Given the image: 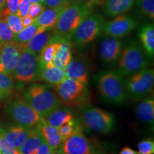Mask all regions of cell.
Returning a JSON list of instances; mask_svg holds the SVG:
<instances>
[{
    "label": "cell",
    "mask_w": 154,
    "mask_h": 154,
    "mask_svg": "<svg viewBox=\"0 0 154 154\" xmlns=\"http://www.w3.org/2000/svg\"><path fill=\"white\" fill-rule=\"evenodd\" d=\"M138 36L143 49L149 57L154 54V26L153 24H144L138 32Z\"/></svg>",
    "instance_id": "cell-22"
},
{
    "label": "cell",
    "mask_w": 154,
    "mask_h": 154,
    "mask_svg": "<svg viewBox=\"0 0 154 154\" xmlns=\"http://www.w3.org/2000/svg\"><path fill=\"white\" fill-rule=\"evenodd\" d=\"M72 119L73 115L70 111L66 109L58 108L42 119L50 126L58 128L63 124Z\"/></svg>",
    "instance_id": "cell-27"
},
{
    "label": "cell",
    "mask_w": 154,
    "mask_h": 154,
    "mask_svg": "<svg viewBox=\"0 0 154 154\" xmlns=\"http://www.w3.org/2000/svg\"><path fill=\"white\" fill-rule=\"evenodd\" d=\"M45 9V6L44 4L40 2L32 3L28 11V16L35 19L36 17L42 14V11Z\"/></svg>",
    "instance_id": "cell-36"
},
{
    "label": "cell",
    "mask_w": 154,
    "mask_h": 154,
    "mask_svg": "<svg viewBox=\"0 0 154 154\" xmlns=\"http://www.w3.org/2000/svg\"><path fill=\"white\" fill-rule=\"evenodd\" d=\"M0 46H1V45H0Z\"/></svg>",
    "instance_id": "cell-49"
},
{
    "label": "cell",
    "mask_w": 154,
    "mask_h": 154,
    "mask_svg": "<svg viewBox=\"0 0 154 154\" xmlns=\"http://www.w3.org/2000/svg\"><path fill=\"white\" fill-rule=\"evenodd\" d=\"M15 34L9 28L2 17L0 18V45L13 41Z\"/></svg>",
    "instance_id": "cell-32"
},
{
    "label": "cell",
    "mask_w": 154,
    "mask_h": 154,
    "mask_svg": "<svg viewBox=\"0 0 154 154\" xmlns=\"http://www.w3.org/2000/svg\"><path fill=\"white\" fill-rule=\"evenodd\" d=\"M101 0H88L83 2L69 4L63 7L52 30L58 38L70 41L86 17L92 14L94 6Z\"/></svg>",
    "instance_id": "cell-1"
},
{
    "label": "cell",
    "mask_w": 154,
    "mask_h": 154,
    "mask_svg": "<svg viewBox=\"0 0 154 154\" xmlns=\"http://www.w3.org/2000/svg\"><path fill=\"white\" fill-rule=\"evenodd\" d=\"M119 154H138V153L129 147H124Z\"/></svg>",
    "instance_id": "cell-42"
},
{
    "label": "cell",
    "mask_w": 154,
    "mask_h": 154,
    "mask_svg": "<svg viewBox=\"0 0 154 154\" xmlns=\"http://www.w3.org/2000/svg\"><path fill=\"white\" fill-rule=\"evenodd\" d=\"M82 120L86 128L99 134H109L115 126L113 115L98 108H90L84 111Z\"/></svg>",
    "instance_id": "cell-10"
},
{
    "label": "cell",
    "mask_w": 154,
    "mask_h": 154,
    "mask_svg": "<svg viewBox=\"0 0 154 154\" xmlns=\"http://www.w3.org/2000/svg\"><path fill=\"white\" fill-rule=\"evenodd\" d=\"M55 36L52 29H39L37 33L27 43L19 44L21 46V47L26 48L36 54L39 55L43 48L52 41Z\"/></svg>",
    "instance_id": "cell-16"
},
{
    "label": "cell",
    "mask_w": 154,
    "mask_h": 154,
    "mask_svg": "<svg viewBox=\"0 0 154 154\" xmlns=\"http://www.w3.org/2000/svg\"><path fill=\"white\" fill-rule=\"evenodd\" d=\"M91 154H102V153H91Z\"/></svg>",
    "instance_id": "cell-48"
},
{
    "label": "cell",
    "mask_w": 154,
    "mask_h": 154,
    "mask_svg": "<svg viewBox=\"0 0 154 154\" xmlns=\"http://www.w3.org/2000/svg\"><path fill=\"white\" fill-rule=\"evenodd\" d=\"M60 149L63 154H91L93 146L82 131L77 132L64 139Z\"/></svg>",
    "instance_id": "cell-13"
},
{
    "label": "cell",
    "mask_w": 154,
    "mask_h": 154,
    "mask_svg": "<svg viewBox=\"0 0 154 154\" xmlns=\"http://www.w3.org/2000/svg\"><path fill=\"white\" fill-rule=\"evenodd\" d=\"M66 78L72 79L86 84L88 82V68L82 59H72L63 69Z\"/></svg>",
    "instance_id": "cell-17"
},
{
    "label": "cell",
    "mask_w": 154,
    "mask_h": 154,
    "mask_svg": "<svg viewBox=\"0 0 154 154\" xmlns=\"http://www.w3.org/2000/svg\"><path fill=\"white\" fill-rule=\"evenodd\" d=\"M31 2L28 0H19L18 11H17V15L19 17H24L28 14L29 9Z\"/></svg>",
    "instance_id": "cell-38"
},
{
    "label": "cell",
    "mask_w": 154,
    "mask_h": 154,
    "mask_svg": "<svg viewBox=\"0 0 154 154\" xmlns=\"http://www.w3.org/2000/svg\"><path fill=\"white\" fill-rule=\"evenodd\" d=\"M86 1H88V0H66V5H69V4L83 2H86Z\"/></svg>",
    "instance_id": "cell-43"
},
{
    "label": "cell",
    "mask_w": 154,
    "mask_h": 154,
    "mask_svg": "<svg viewBox=\"0 0 154 154\" xmlns=\"http://www.w3.org/2000/svg\"><path fill=\"white\" fill-rule=\"evenodd\" d=\"M36 128L42 135L44 140L54 151L60 147L62 140L57 128L50 126L42 119L41 122L36 126Z\"/></svg>",
    "instance_id": "cell-18"
},
{
    "label": "cell",
    "mask_w": 154,
    "mask_h": 154,
    "mask_svg": "<svg viewBox=\"0 0 154 154\" xmlns=\"http://www.w3.org/2000/svg\"><path fill=\"white\" fill-rule=\"evenodd\" d=\"M2 18L5 19V22L8 24L10 29L15 34L19 33L23 29L22 24V19L18 15L14 14H7L2 15Z\"/></svg>",
    "instance_id": "cell-31"
},
{
    "label": "cell",
    "mask_w": 154,
    "mask_h": 154,
    "mask_svg": "<svg viewBox=\"0 0 154 154\" xmlns=\"http://www.w3.org/2000/svg\"><path fill=\"white\" fill-rule=\"evenodd\" d=\"M105 19L98 14H90L81 22L73 36L76 47H83L94 42L103 30Z\"/></svg>",
    "instance_id": "cell-6"
},
{
    "label": "cell",
    "mask_w": 154,
    "mask_h": 154,
    "mask_svg": "<svg viewBox=\"0 0 154 154\" xmlns=\"http://www.w3.org/2000/svg\"><path fill=\"white\" fill-rule=\"evenodd\" d=\"M54 154H63V153L62 151H61L60 147H59V149H57V150H55L54 153Z\"/></svg>",
    "instance_id": "cell-45"
},
{
    "label": "cell",
    "mask_w": 154,
    "mask_h": 154,
    "mask_svg": "<svg viewBox=\"0 0 154 154\" xmlns=\"http://www.w3.org/2000/svg\"><path fill=\"white\" fill-rule=\"evenodd\" d=\"M59 136L61 138L62 141L66 138L77 132L82 131V126L78 121L76 119H71L66 123L63 124L60 127L57 128Z\"/></svg>",
    "instance_id": "cell-29"
},
{
    "label": "cell",
    "mask_w": 154,
    "mask_h": 154,
    "mask_svg": "<svg viewBox=\"0 0 154 154\" xmlns=\"http://www.w3.org/2000/svg\"><path fill=\"white\" fill-rule=\"evenodd\" d=\"M1 16H2V11L1 9H0V18H1Z\"/></svg>",
    "instance_id": "cell-47"
},
{
    "label": "cell",
    "mask_w": 154,
    "mask_h": 154,
    "mask_svg": "<svg viewBox=\"0 0 154 154\" xmlns=\"http://www.w3.org/2000/svg\"><path fill=\"white\" fill-rule=\"evenodd\" d=\"M44 5L49 7H59L66 5V0H43Z\"/></svg>",
    "instance_id": "cell-39"
},
{
    "label": "cell",
    "mask_w": 154,
    "mask_h": 154,
    "mask_svg": "<svg viewBox=\"0 0 154 154\" xmlns=\"http://www.w3.org/2000/svg\"><path fill=\"white\" fill-rule=\"evenodd\" d=\"M72 59V44L68 40L63 39L60 48L53 58L52 64L54 66L63 69Z\"/></svg>",
    "instance_id": "cell-26"
},
{
    "label": "cell",
    "mask_w": 154,
    "mask_h": 154,
    "mask_svg": "<svg viewBox=\"0 0 154 154\" xmlns=\"http://www.w3.org/2000/svg\"><path fill=\"white\" fill-rule=\"evenodd\" d=\"M38 77H39L40 79L53 86L60 84L66 78L63 69L54 66L49 68L46 67L39 68Z\"/></svg>",
    "instance_id": "cell-24"
},
{
    "label": "cell",
    "mask_w": 154,
    "mask_h": 154,
    "mask_svg": "<svg viewBox=\"0 0 154 154\" xmlns=\"http://www.w3.org/2000/svg\"><path fill=\"white\" fill-rule=\"evenodd\" d=\"M98 87L106 101L115 104L124 103L127 98L125 82L116 72H103L99 76Z\"/></svg>",
    "instance_id": "cell-3"
},
{
    "label": "cell",
    "mask_w": 154,
    "mask_h": 154,
    "mask_svg": "<svg viewBox=\"0 0 154 154\" xmlns=\"http://www.w3.org/2000/svg\"><path fill=\"white\" fill-rule=\"evenodd\" d=\"M54 151L51 149L50 146L47 143V142L44 140L42 145L38 148L36 154H54Z\"/></svg>",
    "instance_id": "cell-40"
},
{
    "label": "cell",
    "mask_w": 154,
    "mask_h": 154,
    "mask_svg": "<svg viewBox=\"0 0 154 154\" xmlns=\"http://www.w3.org/2000/svg\"><path fill=\"white\" fill-rule=\"evenodd\" d=\"M122 50V42L119 38L108 36L103 38L100 44V57L106 63L118 60Z\"/></svg>",
    "instance_id": "cell-14"
},
{
    "label": "cell",
    "mask_w": 154,
    "mask_h": 154,
    "mask_svg": "<svg viewBox=\"0 0 154 154\" xmlns=\"http://www.w3.org/2000/svg\"><path fill=\"white\" fill-rule=\"evenodd\" d=\"M39 28L35 22L30 26L23 28V29L19 33L15 34L13 41L19 44H24L30 41L34 36L37 33Z\"/></svg>",
    "instance_id": "cell-30"
},
{
    "label": "cell",
    "mask_w": 154,
    "mask_h": 154,
    "mask_svg": "<svg viewBox=\"0 0 154 154\" xmlns=\"http://www.w3.org/2000/svg\"><path fill=\"white\" fill-rule=\"evenodd\" d=\"M30 131L31 128L17 125L9 127L6 129H0V134L8 145L19 149L27 138Z\"/></svg>",
    "instance_id": "cell-15"
},
{
    "label": "cell",
    "mask_w": 154,
    "mask_h": 154,
    "mask_svg": "<svg viewBox=\"0 0 154 154\" xmlns=\"http://www.w3.org/2000/svg\"><path fill=\"white\" fill-rule=\"evenodd\" d=\"M61 38L55 36V38L49 43L47 45L43 48L42 51L38 55V62H39V68L41 67H49L54 66L52 64V59L54 57L55 54L60 48L61 43H62Z\"/></svg>",
    "instance_id": "cell-20"
},
{
    "label": "cell",
    "mask_w": 154,
    "mask_h": 154,
    "mask_svg": "<svg viewBox=\"0 0 154 154\" xmlns=\"http://www.w3.org/2000/svg\"><path fill=\"white\" fill-rule=\"evenodd\" d=\"M19 0H6L5 9L2 11V16L7 14H17L18 11Z\"/></svg>",
    "instance_id": "cell-35"
},
{
    "label": "cell",
    "mask_w": 154,
    "mask_h": 154,
    "mask_svg": "<svg viewBox=\"0 0 154 154\" xmlns=\"http://www.w3.org/2000/svg\"><path fill=\"white\" fill-rule=\"evenodd\" d=\"M14 82L11 75L0 72V101L9 99L14 91Z\"/></svg>",
    "instance_id": "cell-28"
},
{
    "label": "cell",
    "mask_w": 154,
    "mask_h": 154,
    "mask_svg": "<svg viewBox=\"0 0 154 154\" xmlns=\"http://www.w3.org/2000/svg\"><path fill=\"white\" fill-rule=\"evenodd\" d=\"M135 113L139 120L153 125L154 121V100L153 98H146L141 100L136 106Z\"/></svg>",
    "instance_id": "cell-23"
},
{
    "label": "cell",
    "mask_w": 154,
    "mask_h": 154,
    "mask_svg": "<svg viewBox=\"0 0 154 154\" xmlns=\"http://www.w3.org/2000/svg\"><path fill=\"white\" fill-rule=\"evenodd\" d=\"M118 73L121 76H130L147 68L149 59L145 51L136 42H131L121 51Z\"/></svg>",
    "instance_id": "cell-4"
},
{
    "label": "cell",
    "mask_w": 154,
    "mask_h": 154,
    "mask_svg": "<svg viewBox=\"0 0 154 154\" xmlns=\"http://www.w3.org/2000/svg\"><path fill=\"white\" fill-rule=\"evenodd\" d=\"M0 153L1 154H22L19 149L8 145L5 142L2 136L0 134Z\"/></svg>",
    "instance_id": "cell-37"
},
{
    "label": "cell",
    "mask_w": 154,
    "mask_h": 154,
    "mask_svg": "<svg viewBox=\"0 0 154 154\" xmlns=\"http://www.w3.org/2000/svg\"><path fill=\"white\" fill-rule=\"evenodd\" d=\"M21 47V46H20ZM22 48L20 57L14 72V78L19 82H32L38 77L39 72L38 55L26 49Z\"/></svg>",
    "instance_id": "cell-9"
},
{
    "label": "cell",
    "mask_w": 154,
    "mask_h": 154,
    "mask_svg": "<svg viewBox=\"0 0 154 154\" xmlns=\"http://www.w3.org/2000/svg\"><path fill=\"white\" fill-rule=\"evenodd\" d=\"M24 97L42 119L60 107L61 103L57 94L49 90L47 86L39 84L29 86L24 92Z\"/></svg>",
    "instance_id": "cell-2"
},
{
    "label": "cell",
    "mask_w": 154,
    "mask_h": 154,
    "mask_svg": "<svg viewBox=\"0 0 154 154\" xmlns=\"http://www.w3.org/2000/svg\"><path fill=\"white\" fill-rule=\"evenodd\" d=\"M6 0H0V9H3L5 7Z\"/></svg>",
    "instance_id": "cell-44"
},
{
    "label": "cell",
    "mask_w": 154,
    "mask_h": 154,
    "mask_svg": "<svg viewBox=\"0 0 154 154\" xmlns=\"http://www.w3.org/2000/svg\"><path fill=\"white\" fill-rule=\"evenodd\" d=\"M64 7H49L44 9L42 14L35 19L34 22L40 29H52Z\"/></svg>",
    "instance_id": "cell-19"
},
{
    "label": "cell",
    "mask_w": 154,
    "mask_h": 154,
    "mask_svg": "<svg viewBox=\"0 0 154 154\" xmlns=\"http://www.w3.org/2000/svg\"><path fill=\"white\" fill-rule=\"evenodd\" d=\"M137 6L140 14L148 17L149 19L154 18V0H138Z\"/></svg>",
    "instance_id": "cell-33"
},
{
    "label": "cell",
    "mask_w": 154,
    "mask_h": 154,
    "mask_svg": "<svg viewBox=\"0 0 154 154\" xmlns=\"http://www.w3.org/2000/svg\"><path fill=\"white\" fill-rule=\"evenodd\" d=\"M54 91L61 102L70 106L82 103L88 94L86 84L69 78L54 86Z\"/></svg>",
    "instance_id": "cell-7"
},
{
    "label": "cell",
    "mask_w": 154,
    "mask_h": 154,
    "mask_svg": "<svg viewBox=\"0 0 154 154\" xmlns=\"http://www.w3.org/2000/svg\"><path fill=\"white\" fill-rule=\"evenodd\" d=\"M28 1H29L31 3H34V2H40V3H42V4H44V2H43V0H28Z\"/></svg>",
    "instance_id": "cell-46"
},
{
    "label": "cell",
    "mask_w": 154,
    "mask_h": 154,
    "mask_svg": "<svg viewBox=\"0 0 154 154\" xmlns=\"http://www.w3.org/2000/svg\"><path fill=\"white\" fill-rule=\"evenodd\" d=\"M44 141L43 137L36 128H31L27 138L19 148L22 154H36L39 146Z\"/></svg>",
    "instance_id": "cell-25"
},
{
    "label": "cell",
    "mask_w": 154,
    "mask_h": 154,
    "mask_svg": "<svg viewBox=\"0 0 154 154\" xmlns=\"http://www.w3.org/2000/svg\"><path fill=\"white\" fill-rule=\"evenodd\" d=\"M137 25L136 19L130 15H118L111 22L105 24L102 31L106 36L121 38L131 32Z\"/></svg>",
    "instance_id": "cell-11"
},
{
    "label": "cell",
    "mask_w": 154,
    "mask_h": 154,
    "mask_svg": "<svg viewBox=\"0 0 154 154\" xmlns=\"http://www.w3.org/2000/svg\"><path fill=\"white\" fill-rule=\"evenodd\" d=\"M0 154H1V153H0Z\"/></svg>",
    "instance_id": "cell-50"
},
{
    "label": "cell",
    "mask_w": 154,
    "mask_h": 154,
    "mask_svg": "<svg viewBox=\"0 0 154 154\" xmlns=\"http://www.w3.org/2000/svg\"><path fill=\"white\" fill-rule=\"evenodd\" d=\"M20 45L11 41L0 46V72L14 74L21 54Z\"/></svg>",
    "instance_id": "cell-12"
},
{
    "label": "cell",
    "mask_w": 154,
    "mask_h": 154,
    "mask_svg": "<svg viewBox=\"0 0 154 154\" xmlns=\"http://www.w3.org/2000/svg\"><path fill=\"white\" fill-rule=\"evenodd\" d=\"M7 112L17 124L26 128H32L41 122L38 113L24 99H17L7 106Z\"/></svg>",
    "instance_id": "cell-8"
},
{
    "label": "cell",
    "mask_w": 154,
    "mask_h": 154,
    "mask_svg": "<svg viewBox=\"0 0 154 154\" xmlns=\"http://www.w3.org/2000/svg\"><path fill=\"white\" fill-rule=\"evenodd\" d=\"M127 94L133 99L141 101L151 95L153 90L154 71L145 69L130 75L124 81Z\"/></svg>",
    "instance_id": "cell-5"
},
{
    "label": "cell",
    "mask_w": 154,
    "mask_h": 154,
    "mask_svg": "<svg viewBox=\"0 0 154 154\" xmlns=\"http://www.w3.org/2000/svg\"><path fill=\"white\" fill-rule=\"evenodd\" d=\"M135 0H106L103 11L108 17H116L131 9Z\"/></svg>",
    "instance_id": "cell-21"
},
{
    "label": "cell",
    "mask_w": 154,
    "mask_h": 154,
    "mask_svg": "<svg viewBox=\"0 0 154 154\" xmlns=\"http://www.w3.org/2000/svg\"><path fill=\"white\" fill-rule=\"evenodd\" d=\"M21 19H22V24L23 28H25L26 27V26H29L32 24H34V21H35V19L32 18V17L28 16V15H26V16H25L24 17H22Z\"/></svg>",
    "instance_id": "cell-41"
},
{
    "label": "cell",
    "mask_w": 154,
    "mask_h": 154,
    "mask_svg": "<svg viewBox=\"0 0 154 154\" xmlns=\"http://www.w3.org/2000/svg\"><path fill=\"white\" fill-rule=\"evenodd\" d=\"M138 154H153L154 142L152 139H145L138 143Z\"/></svg>",
    "instance_id": "cell-34"
}]
</instances>
